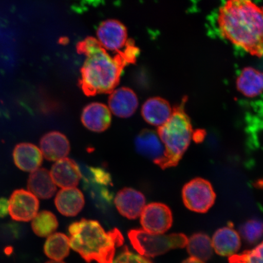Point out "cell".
<instances>
[{"label": "cell", "mask_w": 263, "mask_h": 263, "mask_svg": "<svg viewBox=\"0 0 263 263\" xmlns=\"http://www.w3.org/2000/svg\"><path fill=\"white\" fill-rule=\"evenodd\" d=\"M126 48L111 57L98 39L85 38L77 44L79 54L86 59L81 70L80 85L88 97L111 93L119 84L124 68L136 62L139 49L133 40L127 41Z\"/></svg>", "instance_id": "6da1fadb"}, {"label": "cell", "mask_w": 263, "mask_h": 263, "mask_svg": "<svg viewBox=\"0 0 263 263\" xmlns=\"http://www.w3.org/2000/svg\"><path fill=\"white\" fill-rule=\"evenodd\" d=\"M220 32L223 38L253 55H262V10L249 0H230L219 11Z\"/></svg>", "instance_id": "7a4b0ae2"}, {"label": "cell", "mask_w": 263, "mask_h": 263, "mask_svg": "<svg viewBox=\"0 0 263 263\" xmlns=\"http://www.w3.org/2000/svg\"><path fill=\"white\" fill-rule=\"evenodd\" d=\"M70 246L88 263H113L115 250L123 245L122 233L118 229L106 232L100 223L82 219L69 226Z\"/></svg>", "instance_id": "3957f363"}, {"label": "cell", "mask_w": 263, "mask_h": 263, "mask_svg": "<svg viewBox=\"0 0 263 263\" xmlns=\"http://www.w3.org/2000/svg\"><path fill=\"white\" fill-rule=\"evenodd\" d=\"M157 133L163 144L164 153L156 164L163 170L176 166L193 136L192 123L183 107L174 108L170 119L158 127Z\"/></svg>", "instance_id": "277c9868"}, {"label": "cell", "mask_w": 263, "mask_h": 263, "mask_svg": "<svg viewBox=\"0 0 263 263\" xmlns=\"http://www.w3.org/2000/svg\"><path fill=\"white\" fill-rule=\"evenodd\" d=\"M128 236L132 245L140 255L148 258L163 255L172 249L184 248L189 240L183 233L154 235L143 229L131 230Z\"/></svg>", "instance_id": "5b68a950"}, {"label": "cell", "mask_w": 263, "mask_h": 263, "mask_svg": "<svg viewBox=\"0 0 263 263\" xmlns=\"http://www.w3.org/2000/svg\"><path fill=\"white\" fill-rule=\"evenodd\" d=\"M182 198L187 209L197 213H205L215 203L216 194L209 181L196 178L184 186Z\"/></svg>", "instance_id": "8992f818"}, {"label": "cell", "mask_w": 263, "mask_h": 263, "mask_svg": "<svg viewBox=\"0 0 263 263\" xmlns=\"http://www.w3.org/2000/svg\"><path fill=\"white\" fill-rule=\"evenodd\" d=\"M172 210L162 203L145 205L141 213L140 222L144 231L154 235H163L173 224Z\"/></svg>", "instance_id": "52a82bcc"}, {"label": "cell", "mask_w": 263, "mask_h": 263, "mask_svg": "<svg viewBox=\"0 0 263 263\" xmlns=\"http://www.w3.org/2000/svg\"><path fill=\"white\" fill-rule=\"evenodd\" d=\"M8 202L9 213L15 221L28 222L37 215L39 200L28 191L24 189L14 191Z\"/></svg>", "instance_id": "ba28073f"}, {"label": "cell", "mask_w": 263, "mask_h": 263, "mask_svg": "<svg viewBox=\"0 0 263 263\" xmlns=\"http://www.w3.org/2000/svg\"><path fill=\"white\" fill-rule=\"evenodd\" d=\"M98 41L108 50L118 51L126 46L127 32L126 26L117 20H107L98 26Z\"/></svg>", "instance_id": "9c48e42d"}, {"label": "cell", "mask_w": 263, "mask_h": 263, "mask_svg": "<svg viewBox=\"0 0 263 263\" xmlns=\"http://www.w3.org/2000/svg\"><path fill=\"white\" fill-rule=\"evenodd\" d=\"M114 202L121 215L129 219H136L145 206L146 199L139 191L124 188L118 192Z\"/></svg>", "instance_id": "30bf717a"}, {"label": "cell", "mask_w": 263, "mask_h": 263, "mask_svg": "<svg viewBox=\"0 0 263 263\" xmlns=\"http://www.w3.org/2000/svg\"><path fill=\"white\" fill-rule=\"evenodd\" d=\"M50 174L55 185L63 189L75 188L82 177L78 164L67 157L58 160L52 165Z\"/></svg>", "instance_id": "8fae6325"}, {"label": "cell", "mask_w": 263, "mask_h": 263, "mask_svg": "<svg viewBox=\"0 0 263 263\" xmlns=\"http://www.w3.org/2000/svg\"><path fill=\"white\" fill-rule=\"evenodd\" d=\"M110 110L120 118L132 116L139 106V100L135 92L128 87H121L111 92L108 98Z\"/></svg>", "instance_id": "7c38bea8"}, {"label": "cell", "mask_w": 263, "mask_h": 263, "mask_svg": "<svg viewBox=\"0 0 263 263\" xmlns=\"http://www.w3.org/2000/svg\"><path fill=\"white\" fill-rule=\"evenodd\" d=\"M81 121L88 130L102 133L110 127L111 116L109 108L100 103H93L84 108Z\"/></svg>", "instance_id": "4fadbf2b"}, {"label": "cell", "mask_w": 263, "mask_h": 263, "mask_svg": "<svg viewBox=\"0 0 263 263\" xmlns=\"http://www.w3.org/2000/svg\"><path fill=\"white\" fill-rule=\"evenodd\" d=\"M40 146L42 155L49 161L64 159L70 151V144L67 137L57 131L44 135L41 140Z\"/></svg>", "instance_id": "5bb4252c"}, {"label": "cell", "mask_w": 263, "mask_h": 263, "mask_svg": "<svg viewBox=\"0 0 263 263\" xmlns=\"http://www.w3.org/2000/svg\"><path fill=\"white\" fill-rule=\"evenodd\" d=\"M15 165L26 172H34L39 169L43 162L41 151L34 144L29 143H19L13 152Z\"/></svg>", "instance_id": "9a60e30c"}, {"label": "cell", "mask_w": 263, "mask_h": 263, "mask_svg": "<svg viewBox=\"0 0 263 263\" xmlns=\"http://www.w3.org/2000/svg\"><path fill=\"white\" fill-rule=\"evenodd\" d=\"M173 111L168 101L162 98L154 97L144 103L141 114L147 123L159 127L170 119Z\"/></svg>", "instance_id": "2e32d148"}, {"label": "cell", "mask_w": 263, "mask_h": 263, "mask_svg": "<svg viewBox=\"0 0 263 263\" xmlns=\"http://www.w3.org/2000/svg\"><path fill=\"white\" fill-rule=\"evenodd\" d=\"M137 152L156 163L164 156V147L157 132L144 129L136 137Z\"/></svg>", "instance_id": "e0dca14e"}, {"label": "cell", "mask_w": 263, "mask_h": 263, "mask_svg": "<svg viewBox=\"0 0 263 263\" xmlns=\"http://www.w3.org/2000/svg\"><path fill=\"white\" fill-rule=\"evenodd\" d=\"M54 202L58 211L66 216H77L85 204L83 194L77 188L59 191Z\"/></svg>", "instance_id": "ac0fdd59"}, {"label": "cell", "mask_w": 263, "mask_h": 263, "mask_svg": "<svg viewBox=\"0 0 263 263\" xmlns=\"http://www.w3.org/2000/svg\"><path fill=\"white\" fill-rule=\"evenodd\" d=\"M212 242L216 254L223 256L235 255L241 245L238 232L229 227L217 230Z\"/></svg>", "instance_id": "d6986e66"}, {"label": "cell", "mask_w": 263, "mask_h": 263, "mask_svg": "<svg viewBox=\"0 0 263 263\" xmlns=\"http://www.w3.org/2000/svg\"><path fill=\"white\" fill-rule=\"evenodd\" d=\"M28 189L32 195L42 199L51 198L57 192V186L50 173L45 168L38 169L31 174L28 181Z\"/></svg>", "instance_id": "ffe728a7"}, {"label": "cell", "mask_w": 263, "mask_h": 263, "mask_svg": "<svg viewBox=\"0 0 263 263\" xmlns=\"http://www.w3.org/2000/svg\"><path fill=\"white\" fill-rule=\"evenodd\" d=\"M262 84L261 72L252 67L243 69L236 80L239 91L248 98H255L261 95Z\"/></svg>", "instance_id": "44dd1931"}, {"label": "cell", "mask_w": 263, "mask_h": 263, "mask_svg": "<svg viewBox=\"0 0 263 263\" xmlns=\"http://www.w3.org/2000/svg\"><path fill=\"white\" fill-rule=\"evenodd\" d=\"M70 249V239L62 233H55L48 236L44 246L45 255L57 261H62L67 257Z\"/></svg>", "instance_id": "7402d4cb"}, {"label": "cell", "mask_w": 263, "mask_h": 263, "mask_svg": "<svg viewBox=\"0 0 263 263\" xmlns=\"http://www.w3.org/2000/svg\"><path fill=\"white\" fill-rule=\"evenodd\" d=\"M187 251L192 257L202 261L209 260L213 254L212 239L204 233L194 234L188 240Z\"/></svg>", "instance_id": "603a6c76"}, {"label": "cell", "mask_w": 263, "mask_h": 263, "mask_svg": "<svg viewBox=\"0 0 263 263\" xmlns=\"http://www.w3.org/2000/svg\"><path fill=\"white\" fill-rule=\"evenodd\" d=\"M32 229L35 235L40 237H47L57 230L59 223L53 213L42 211L32 219Z\"/></svg>", "instance_id": "cb8c5ba5"}, {"label": "cell", "mask_w": 263, "mask_h": 263, "mask_svg": "<svg viewBox=\"0 0 263 263\" xmlns=\"http://www.w3.org/2000/svg\"><path fill=\"white\" fill-rule=\"evenodd\" d=\"M85 190H87L92 200L100 209H106L112 203L113 194L108 189V186L100 184L84 182Z\"/></svg>", "instance_id": "d4e9b609"}, {"label": "cell", "mask_w": 263, "mask_h": 263, "mask_svg": "<svg viewBox=\"0 0 263 263\" xmlns=\"http://www.w3.org/2000/svg\"><path fill=\"white\" fill-rule=\"evenodd\" d=\"M240 234L249 244H255L262 237V222L255 219L247 221L240 228Z\"/></svg>", "instance_id": "484cf974"}, {"label": "cell", "mask_w": 263, "mask_h": 263, "mask_svg": "<svg viewBox=\"0 0 263 263\" xmlns=\"http://www.w3.org/2000/svg\"><path fill=\"white\" fill-rule=\"evenodd\" d=\"M229 263H262V243L254 249L230 256Z\"/></svg>", "instance_id": "4316f807"}, {"label": "cell", "mask_w": 263, "mask_h": 263, "mask_svg": "<svg viewBox=\"0 0 263 263\" xmlns=\"http://www.w3.org/2000/svg\"><path fill=\"white\" fill-rule=\"evenodd\" d=\"M113 263H153V262L143 256L135 254L130 252L126 246L124 247L122 252L114 260Z\"/></svg>", "instance_id": "83f0119b"}, {"label": "cell", "mask_w": 263, "mask_h": 263, "mask_svg": "<svg viewBox=\"0 0 263 263\" xmlns=\"http://www.w3.org/2000/svg\"><path fill=\"white\" fill-rule=\"evenodd\" d=\"M3 231L5 237L14 239L18 238L21 233V228L15 223H6L3 227Z\"/></svg>", "instance_id": "f1b7e54d"}, {"label": "cell", "mask_w": 263, "mask_h": 263, "mask_svg": "<svg viewBox=\"0 0 263 263\" xmlns=\"http://www.w3.org/2000/svg\"><path fill=\"white\" fill-rule=\"evenodd\" d=\"M9 202L4 197H0V218L7 216L9 212Z\"/></svg>", "instance_id": "f546056e"}, {"label": "cell", "mask_w": 263, "mask_h": 263, "mask_svg": "<svg viewBox=\"0 0 263 263\" xmlns=\"http://www.w3.org/2000/svg\"><path fill=\"white\" fill-rule=\"evenodd\" d=\"M182 263H204V262L199 260V259L193 258L190 257L184 260Z\"/></svg>", "instance_id": "4dcf8cb0"}, {"label": "cell", "mask_w": 263, "mask_h": 263, "mask_svg": "<svg viewBox=\"0 0 263 263\" xmlns=\"http://www.w3.org/2000/svg\"><path fill=\"white\" fill-rule=\"evenodd\" d=\"M46 263H65V262L63 261H57L52 260V261H47Z\"/></svg>", "instance_id": "1f68e13d"}]
</instances>
